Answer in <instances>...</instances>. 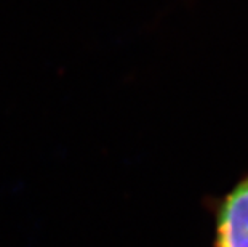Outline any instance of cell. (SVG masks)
<instances>
[{"label":"cell","mask_w":248,"mask_h":247,"mask_svg":"<svg viewBox=\"0 0 248 247\" xmlns=\"http://www.w3.org/2000/svg\"><path fill=\"white\" fill-rule=\"evenodd\" d=\"M216 247H248V177L244 178L218 210Z\"/></svg>","instance_id":"1"}]
</instances>
